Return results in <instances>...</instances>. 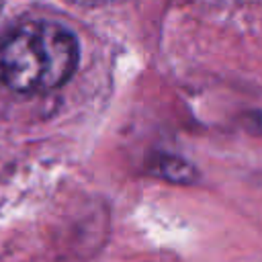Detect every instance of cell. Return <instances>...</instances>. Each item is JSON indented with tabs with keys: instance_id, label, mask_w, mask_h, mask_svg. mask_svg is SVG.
<instances>
[{
	"instance_id": "cell-3",
	"label": "cell",
	"mask_w": 262,
	"mask_h": 262,
	"mask_svg": "<svg viewBox=\"0 0 262 262\" xmlns=\"http://www.w3.org/2000/svg\"><path fill=\"white\" fill-rule=\"evenodd\" d=\"M72 4H78V6H102V4H111V2H117V0H70Z\"/></svg>"
},
{
	"instance_id": "cell-4",
	"label": "cell",
	"mask_w": 262,
	"mask_h": 262,
	"mask_svg": "<svg viewBox=\"0 0 262 262\" xmlns=\"http://www.w3.org/2000/svg\"><path fill=\"white\" fill-rule=\"evenodd\" d=\"M0 8H2V0H0Z\"/></svg>"
},
{
	"instance_id": "cell-1",
	"label": "cell",
	"mask_w": 262,
	"mask_h": 262,
	"mask_svg": "<svg viewBox=\"0 0 262 262\" xmlns=\"http://www.w3.org/2000/svg\"><path fill=\"white\" fill-rule=\"evenodd\" d=\"M76 35L53 20H25L0 37V84L20 94L63 86L78 68Z\"/></svg>"
},
{
	"instance_id": "cell-2",
	"label": "cell",
	"mask_w": 262,
	"mask_h": 262,
	"mask_svg": "<svg viewBox=\"0 0 262 262\" xmlns=\"http://www.w3.org/2000/svg\"><path fill=\"white\" fill-rule=\"evenodd\" d=\"M147 164L156 176H160L168 182L190 184L199 178V170L188 160L174 156V154H156Z\"/></svg>"
}]
</instances>
